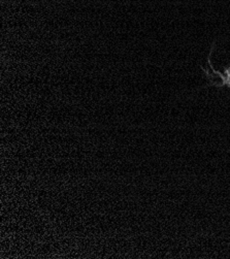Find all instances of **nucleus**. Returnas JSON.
Returning a JSON list of instances; mask_svg holds the SVG:
<instances>
[{"mask_svg": "<svg viewBox=\"0 0 230 259\" xmlns=\"http://www.w3.org/2000/svg\"><path fill=\"white\" fill-rule=\"evenodd\" d=\"M215 47H216V44L215 41L213 42L212 45V48H211V52L209 54V57H208V63L211 67V70H212V73H210L206 68H204L202 65H200V69L203 71V73L206 74V76L208 77L209 80H216V79H219L220 81H214V82H211V83H208V85L203 86L202 88H208V87H217V88H223V87H227L230 89V66H227L223 72H220L218 70H216L212 64V55L214 53V50H215Z\"/></svg>", "mask_w": 230, "mask_h": 259, "instance_id": "f257e3e1", "label": "nucleus"}]
</instances>
